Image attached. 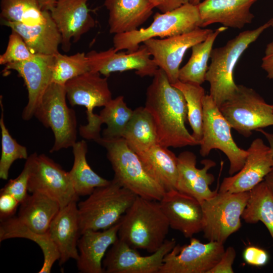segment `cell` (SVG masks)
<instances>
[{
	"label": "cell",
	"instance_id": "1",
	"mask_svg": "<svg viewBox=\"0 0 273 273\" xmlns=\"http://www.w3.org/2000/svg\"><path fill=\"white\" fill-rule=\"evenodd\" d=\"M145 107L153 118L158 144L168 148L199 145L185 126L188 109L183 93L160 68L147 88Z\"/></svg>",
	"mask_w": 273,
	"mask_h": 273
},
{
	"label": "cell",
	"instance_id": "2",
	"mask_svg": "<svg viewBox=\"0 0 273 273\" xmlns=\"http://www.w3.org/2000/svg\"><path fill=\"white\" fill-rule=\"evenodd\" d=\"M170 225L159 201L137 196L120 220L118 238L152 253L165 241Z\"/></svg>",
	"mask_w": 273,
	"mask_h": 273
},
{
	"label": "cell",
	"instance_id": "3",
	"mask_svg": "<svg viewBox=\"0 0 273 273\" xmlns=\"http://www.w3.org/2000/svg\"><path fill=\"white\" fill-rule=\"evenodd\" d=\"M271 24L272 19L255 29L240 32L223 46L212 49L205 81L209 83V95L219 108L238 90L234 75L241 56Z\"/></svg>",
	"mask_w": 273,
	"mask_h": 273
},
{
	"label": "cell",
	"instance_id": "4",
	"mask_svg": "<svg viewBox=\"0 0 273 273\" xmlns=\"http://www.w3.org/2000/svg\"><path fill=\"white\" fill-rule=\"evenodd\" d=\"M98 144L107 150V157L114 172L113 179L137 196L159 201L166 192L148 171L138 155L123 138L105 139Z\"/></svg>",
	"mask_w": 273,
	"mask_h": 273
},
{
	"label": "cell",
	"instance_id": "5",
	"mask_svg": "<svg viewBox=\"0 0 273 273\" xmlns=\"http://www.w3.org/2000/svg\"><path fill=\"white\" fill-rule=\"evenodd\" d=\"M77 204L81 234L107 229L118 222L137 196L114 179L96 188Z\"/></svg>",
	"mask_w": 273,
	"mask_h": 273
},
{
	"label": "cell",
	"instance_id": "6",
	"mask_svg": "<svg viewBox=\"0 0 273 273\" xmlns=\"http://www.w3.org/2000/svg\"><path fill=\"white\" fill-rule=\"evenodd\" d=\"M197 5L188 3L172 11L156 13L152 23L146 28L114 34L113 47L118 52H131L140 44L154 38H166L190 32L201 27Z\"/></svg>",
	"mask_w": 273,
	"mask_h": 273
},
{
	"label": "cell",
	"instance_id": "7",
	"mask_svg": "<svg viewBox=\"0 0 273 273\" xmlns=\"http://www.w3.org/2000/svg\"><path fill=\"white\" fill-rule=\"evenodd\" d=\"M66 97L72 106H82L86 109L87 123L80 125V135L84 139L98 143L101 126L99 115L94 113V109L105 106L111 99L107 77L101 74L87 71L68 81L65 84Z\"/></svg>",
	"mask_w": 273,
	"mask_h": 273
},
{
	"label": "cell",
	"instance_id": "8",
	"mask_svg": "<svg viewBox=\"0 0 273 273\" xmlns=\"http://www.w3.org/2000/svg\"><path fill=\"white\" fill-rule=\"evenodd\" d=\"M65 85L51 82L34 113L35 116L54 133L50 152L72 147L76 142L77 120L75 111L66 103Z\"/></svg>",
	"mask_w": 273,
	"mask_h": 273
},
{
	"label": "cell",
	"instance_id": "9",
	"mask_svg": "<svg viewBox=\"0 0 273 273\" xmlns=\"http://www.w3.org/2000/svg\"><path fill=\"white\" fill-rule=\"evenodd\" d=\"M249 191L219 192L203 201L204 237L209 241L224 244L241 226L242 215L247 205Z\"/></svg>",
	"mask_w": 273,
	"mask_h": 273
},
{
	"label": "cell",
	"instance_id": "10",
	"mask_svg": "<svg viewBox=\"0 0 273 273\" xmlns=\"http://www.w3.org/2000/svg\"><path fill=\"white\" fill-rule=\"evenodd\" d=\"M203 104V135L199 145L200 154L205 157L213 149L220 150L229 160V173L233 175L244 166L248 151L237 146L232 135V127L210 95H205Z\"/></svg>",
	"mask_w": 273,
	"mask_h": 273
},
{
	"label": "cell",
	"instance_id": "11",
	"mask_svg": "<svg viewBox=\"0 0 273 273\" xmlns=\"http://www.w3.org/2000/svg\"><path fill=\"white\" fill-rule=\"evenodd\" d=\"M219 108L232 128L245 137L253 130L273 125V105L243 85H238L235 94Z\"/></svg>",
	"mask_w": 273,
	"mask_h": 273
},
{
	"label": "cell",
	"instance_id": "12",
	"mask_svg": "<svg viewBox=\"0 0 273 273\" xmlns=\"http://www.w3.org/2000/svg\"><path fill=\"white\" fill-rule=\"evenodd\" d=\"M224 250L223 244L215 241L203 243L192 237L189 244L176 245L165 255L159 273H208Z\"/></svg>",
	"mask_w": 273,
	"mask_h": 273
},
{
	"label": "cell",
	"instance_id": "13",
	"mask_svg": "<svg viewBox=\"0 0 273 273\" xmlns=\"http://www.w3.org/2000/svg\"><path fill=\"white\" fill-rule=\"evenodd\" d=\"M28 190L30 193H39L52 198L61 208L79 199L69 172L43 154H35Z\"/></svg>",
	"mask_w": 273,
	"mask_h": 273
},
{
	"label": "cell",
	"instance_id": "14",
	"mask_svg": "<svg viewBox=\"0 0 273 273\" xmlns=\"http://www.w3.org/2000/svg\"><path fill=\"white\" fill-rule=\"evenodd\" d=\"M213 31L201 27L189 32L164 38H154L143 42L159 68L171 84L178 81L180 64L186 52L205 40Z\"/></svg>",
	"mask_w": 273,
	"mask_h": 273
},
{
	"label": "cell",
	"instance_id": "15",
	"mask_svg": "<svg viewBox=\"0 0 273 273\" xmlns=\"http://www.w3.org/2000/svg\"><path fill=\"white\" fill-rule=\"evenodd\" d=\"M176 245L174 239L166 240L157 251L142 256L118 238L103 259L104 273H159L164 257Z\"/></svg>",
	"mask_w": 273,
	"mask_h": 273
},
{
	"label": "cell",
	"instance_id": "16",
	"mask_svg": "<svg viewBox=\"0 0 273 273\" xmlns=\"http://www.w3.org/2000/svg\"><path fill=\"white\" fill-rule=\"evenodd\" d=\"M86 55L89 71L106 77L113 72L131 70L141 77L153 76L159 68L144 44L131 52L120 53L112 47L100 52L90 51Z\"/></svg>",
	"mask_w": 273,
	"mask_h": 273
},
{
	"label": "cell",
	"instance_id": "17",
	"mask_svg": "<svg viewBox=\"0 0 273 273\" xmlns=\"http://www.w3.org/2000/svg\"><path fill=\"white\" fill-rule=\"evenodd\" d=\"M248 155L242 169L223 178L218 191L249 192L264 180L273 169L272 152L260 138L254 140L247 150Z\"/></svg>",
	"mask_w": 273,
	"mask_h": 273
},
{
	"label": "cell",
	"instance_id": "18",
	"mask_svg": "<svg viewBox=\"0 0 273 273\" xmlns=\"http://www.w3.org/2000/svg\"><path fill=\"white\" fill-rule=\"evenodd\" d=\"M53 64V55L36 54L30 60L5 65L4 75L14 70L23 79L26 85L28 100L22 113L23 120L27 121L34 116L36 107L52 82Z\"/></svg>",
	"mask_w": 273,
	"mask_h": 273
},
{
	"label": "cell",
	"instance_id": "19",
	"mask_svg": "<svg viewBox=\"0 0 273 273\" xmlns=\"http://www.w3.org/2000/svg\"><path fill=\"white\" fill-rule=\"evenodd\" d=\"M89 0H58L49 11L62 37L61 47L69 51L71 41L75 43L94 28L96 22L89 12Z\"/></svg>",
	"mask_w": 273,
	"mask_h": 273
},
{
	"label": "cell",
	"instance_id": "20",
	"mask_svg": "<svg viewBox=\"0 0 273 273\" xmlns=\"http://www.w3.org/2000/svg\"><path fill=\"white\" fill-rule=\"evenodd\" d=\"M159 203L170 227L191 238L203 228L201 203L195 198L176 189L167 191Z\"/></svg>",
	"mask_w": 273,
	"mask_h": 273
},
{
	"label": "cell",
	"instance_id": "21",
	"mask_svg": "<svg viewBox=\"0 0 273 273\" xmlns=\"http://www.w3.org/2000/svg\"><path fill=\"white\" fill-rule=\"evenodd\" d=\"M196 163L197 157L191 151H183L178 155L176 190L195 198L201 203L215 195L218 191L210 189L214 177L208 172L216 163L211 160L205 159L201 161L203 167L198 168Z\"/></svg>",
	"mask_w": 273,
	"mask_h": 273
},
{
	"label": "cell",
	"instance_id": "22",
	"mask_svg": "<svg viewBox=\"0 0 273 273\" xmlns=\"http://www.w3.org/2000/svg\"><path fill=\"white\" fill-rule=\"evenodd\" d=\"M257 0H204L197 5L201 28L219 23L227 28L242 29L252 23L250 8Z\"/></svg>",
	"mask_w": 273,
	"mask_h": 273
},
{
	"label": "cell",
	"instance_id": "23",
	"mask_svg": "<svg viewBox=\"0 0 273 273\" xmlns=\"http://www.w3.org/2000/svg\"><path fill=\"white\" fill-rule=\"evenodd\" d=\"M48 234L60 254L59 264L77 260L78 240L81 235L77 201L62 207L53 220Z\"/></svg>",
	"mask_w": 273,
	"mask_h": 273
},
{
	"label": "cell",
	"instance_id": "24",
	"mask_svg": "<svg viewBox=\"0 0 273 273\" xmlns=\"http://www.w3.org/2000/svg\"><path fill=\"white\" fill-rule=\"evenodd\" d=\"M120 221L103 230H88L81 235L77 244V267L82 273H104L103 261L107 250L118 239Z\"/></svg>",
	"mask_w": 273,
	"mask_h": 273
},
{
	"label": "cell",
	"instance_id": "25",
	"mask_svg": "<svg viewBox=\"0 0 273 273\" xmlns=\"http://www.w3.org/2000/svg\"><path fill=\"white\" fill-rule=\"evenodd\" d=\"M104 6L109 12V32L114 34L138 29L155 8L150 0H105Z\"/></svg>",
	"mask_w": 273,
	"mask_h": 273
},
{
	"label": "cell",
	"instance_id": "26",
	"mask_svg": "<svg viewBox=\"0 0 273 273\" xmlns=\"http://www.w3.org/2000/svg\"><path fill=\"white\" fill-rule=\"evenodd\" d=\"M1 22L18 33L34 54L54 55L59 52L62 37L51 15L46 22L32 26L2 20Z\"/></svg>",
	"mask_w": 273,
	"mask_h": 273
},
{
	"label": "cell",
	"instance_id": "27",
	"mask_svg": "<svg viewBox=\"0 0 273 273\" xmlns=\"http://www.w3.org/2000/svg\"><path fill=\"white\" fill-rule=\"evenodd\" d=\"M61 208L59 204L52 198L39 193H32L20 203L17 217L32 231L47 234Z\"/></svg>",
	"mask_w": 273,
	"mask_h": 273
},
{
	"label": "cell",
	"instance_id": "28",
	"mask_svg": "<svg viewBox=\"0 0 273 273\" xmlns=\"http://www.w3.org/2000/svg\"><path fill=\"white\" fill-rule=\"evenodd\" d=\"M18 238L29 239L39 246L42 252L43 261L38 272H51L53 264L60 259V254L48 234H39L32 231L15 216L1 220V242L9 239Z\"/></svg>",
	"mask_w": 273,
	"mask_h": 273
},
{
	"label": "cell",
	"instance_id": "29",
	"mask_svg": "<svg viewBox=\"0 0 273 273\" xmlns=\"http://www.w3.org/2000/svg\"><path fill=\"white\" fill-rule=\"evenodd\" d=\"M168 148L157 144L136 153L149 173L166 191L176 189L178 177L177 156Z\"/></svg>",
	"mask_w": 273,
	"mask_h": 273
},
{
	"label": "cell",
	"instance_id": "30",
	"mask_svg": "<svg viewBox=\"0 0 273 273\" xmlns=\"http://www.w3.org/2000/svg\"><path fill=\"white\" fill-rule=\"evenodd\" d=\"M122 138L128 146L136 153L158 144L153 118L145 107H140L133 110Z\"/></svg>",
	"mask_w": 273,
	"mask_h": 273
},
{
	"label": "cell",
	"instance_id": "31",
	"mask_svg": "<svg viewBox=\"0 0 273 273\" xmlns=\"http://www.w3.org/2000/svg\"><path fill=\"white\" fill-rule=\"evenodd\" d=\"M74 161L69 174L76 194L88 196L98 187L106 185L108 180L98 174L86 160L87 145L85 141L76 142L72 146Z\"/></svg>",
	"mask_w": 273,
	"mask_h": 273
},
{
	"label": "cell",
	"instance_id": "32",
	"mask_svg": "<svg viewBox=\"0 0 273 273\" xmlns=\"http://www.w3.org/2000/svg\"><path fill=\"white\" fill-rule=\"evenodd\" d=\"M228 28L223 26L217 28L205 40L192 47L191 57L188 62L179 69V81L200 85L205 81L208 69V62L210 58L214 41L217 37Z\"/></svg>",
	"mask_w": 273,
	"mask_h": 273
},
{
	"label": "cell",
	"instance_id": "33",
	"mask_svg": "<svg viewBox=\"0 0 273 273\" xmlns=\"http://www.w3.org/2000/svg\"><path fill=\"white\" fill-rule=\"evenodd\" d=\"M249 193L242 219L248 223L262 222L273 240V195L269 188L264 180Z\"/></svg>",
	"mask_w": 273,
	"mask_h": 273
},
{
	"label": "cell",
	"instance_id": "34",
	"mask_svg": "<svg viewBox=\"0 0 273 273\" xmlns=\"http://www.w3.org/2000/svg\"><path fill=\"white\" fill-rule=\"evenodd\" d=\"M50 17L37 0H1V20L32 26L41 24Z\"/></svg>",
	"mask_w": 273,
	"mask_h": 273
},
{
	"label": "cell",
	"instance_id": "35",
	"mask_svg": "<svg viewBox=\"0 0 273 273\" xmlns=\"http://www.w3.org/2000/svg\"><path fill=\"white\" fill-rule=\"evenodd\" d=\"M133 110L128 107L124 97L119 96L111 99L101 111L99 115L102 124L107 127L103 131V138L113 139L122 138Z\"/></svg>",
	"mask_w": 273,
	"mask_h": 273
},
{
	"label": "cell",
	"instance_id": "36",
	"mask_svg": "<svg viewBox=\"0 0 273 273\" xmlns=\"http://www.w3.org/2000/svg\"><path fill=\"white\" fill-rule=\"evenodd\" d=\"M183 94L187 103L188 120L192 129V135L199 143L202 138L203 104L205 90L200 84L178 81L172 84Z\"/></svg>",
	"mask_w": 273,
	"mask_h": 273
},
{
	"label": "cell",
	"instance_id": "37",
	"mask_svg": "<svg viewBox=\"0 0 273 273\" xmlns=\"http://www.w3.org/2000/svg\"><path fill=\"white\" fill-rule=\"evenodd\" d=\"M89 71L88 59L83 52L68 56L58 52L53 55L52 82L65 85L69 80Z\"/></svg>",
	"mask_w": 273,
	"mask_h": 273
},
{
	"label": "cell",
	"instance_id": "38",
	"mask_svg": "<svg viewBox=\"0 0 273 273\" xmlns=\"http://www.w3.org/2000/svg\"><path fill=\"white\" fill-rule=\"evenodd\" d=\"M2 109L0 127L2 134V154L0 159V178L6 180L9 170L14 162L18 159H27V148L19 144L9 133L4 122V108L1 100Z\"/></svg>",
	"mask_w": 273,
	"mask_h": 273
},
{
	"label": "cell",
	"instance_id": "39",
	"mask_svg": "<svg viewBox=\"0 0 273 273\" xmlns=\"http://www.w3.org/2000/svg\"><path fill=\"white\" fill-rule=\"evenodd\" d=\"M36 55L30 50L22 37L12 30L6 50L0 56V64L6 65L11 63L28 60Z\"/></svg>",
	"mask_w": 273,
	"mask_h": 273
},
{
	"label": "cell",
	"instance_id": "40",
	"mask_svg": "<svg viewBox=\"0 0 273 273\" xmlns=\"http://www.w3.org/2000/svg\"><path fill=\"white\" fill-rule=\"evenodd\" d=\"M35 153L28 156L24 168L15 178L10 179L1 189L0 193H9L21 203L28 195V186L29 176Z\"/></svg>",
	"mask_w": 273,
	"mask_h": 273
},
{
	"label": "cell",
	"instance_id": "41",
	"mask_svg": "<svg viewBox=\"0 0 273 273\" xmlns=\"http://www.w3.org/2000/svg\"><path fill=\"white\" fill-rule=\"evenodd\" d=\"M243 257L247 264L257 267L265 265L269 259L268 254L265 250L255 246L246 247Z\"/></svg>",
	"mask_w": 273,
	"mask_h": 273
},
{
	"label": "cell",
	"instance_id": "42",
	"mask_svg": "<svg viewBox=\"0 0 273 273\" xmlns=\"http://www.w3.org/2000/svg\"><path fill=\"white\" fill-rule=\"evenodd\" d=\"M236 256L235 248L229 246L224 251L217 264L208 273H233V264Z\"/></svg>",
	"mask_w": 273,
	"mask_h": 273
},
{
	"label": "cell",
	"instance_id": "43",
	"mask_svg": "<svg viewBox=\"0 0 273 273\" xmlns=\"http://www.w3.org/2000/svg\"><path fill=\"white\" fill-rule=\"evenodd\" d=\"M20 204V202L12 195L0 193V220L14 216Z\"/></svg>",
	"mask_w": 273,
	"mask_h": 273
},
{
	"label": "cell",
	"instance_id": "44",
	"mask_svg": "<svg viewBox=\"0 0 273 273\" xmlns=\"http://www.w3.org/2000/svg\"><path fill=\"white\" fill-rule=\"evenodd\" d=\"M261 67L266 73L267 78L273 80V41L266 47Z\"/></svg>",
	"mask_w": 273,
	"mask_h": 273
},
{
	"label": "cell",
	"instance_id": "45",
	"mask_svg": "<svg viewBox=\"0 0 273 273\" xmlns=\"http://www.w3.org/2000/svg\"><path fill=\"white\" fill-rule=\"evenodd\" d=\"M150 1L161 13L172 11L189 3V0H150Z\"/></svg>",
	"mask_w": 273,
	"mask_h": 273
},
{
	"label": "cell",
	"instance_id": "46",
	"mask_svg": "<svg viewBox=\"0 0 273 273\" xmlns=\"http://www.w3.org/2000/svg\"><path fill=\"white\" fill-rule=\"evenodd\" d=\"M44 10L50 11L58 0H37Z\"/></svg>",
	"mask_w": 273,
	"mask_h": 273
},
{
	"label": "cell",
	"instance_id": "47",
	"mask_svg": "<svg viewBox=\"0 0 273 273\" xmlns=\"http://www.w3.org/2000/svg\"><path fill=\"white\" fill-rule=\"evenodd\" d=\"M257 130L260 131L262 134H263L267 141L269 144V146L272 150L273 156V133L264 130L262 129V128L257 129Z\"/></svg>",
	"mask_w": 273,
	"mask_h": 273
},
{
	"label": "cell",
	"instance_id": "48",
	"mask_svg": "<svg viewBox=\"0 0 273 273\" xmlns=\"http://www.w3.org/2000/svg\"><path fill=\"white\" fill-rule=\"evenodd\" d=\"M264 180L269 188L273 195V170L265 177Z\"/></svg>",
	"mask_w": 273,
	"mask_h": 273
},
{
	"label": "cell",
	"instance_id": "49",
	"mask_svg": "<svg viewBox=\"0 0 273 273\" xmlns=\"http://www.w3.org/2000/svg\"><path fill=\"white\" fill-rule=\"evenodd\" d=\"M202 0H189V3L195 5L199 4Z\"/></svg>",
	"mask_w": 273,
	"mask_h": 273
},
{
	"label": "cell",
	"instance_id": "50",
	"mask_svg": "<svg viewBox=\"0 0 273 273\" xmlns=\"http://www.w3.org/2000/svg\"><path fill=\"white\" fill-rule=\"evenodd\" d=\"M271 26L273 28V18H272V24Z\"/></svg>",
	"mask_w": 273,
	"mask_h": 273
}]
</instances>
